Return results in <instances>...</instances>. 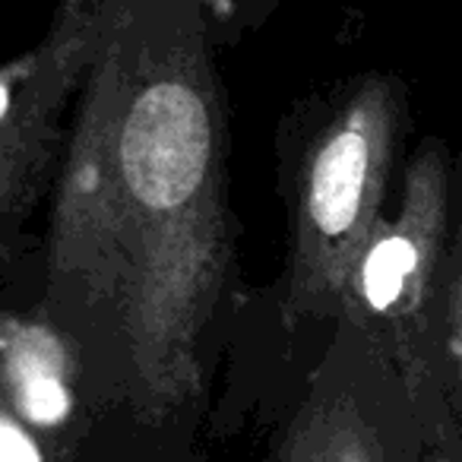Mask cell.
I'll use <instances>...</instances> for the list:
<instances>
[{"mask_svg": "<svg viewBox=\"0 0 462 462\" xmlns=\"http://www.w3.org/2000/svg\"><path fill=\"white\" fill-rule=\"evenodd\" d=\"M206 0H111L51 228V298L92 371L168 411L228 282L225 130Z\"/></svg>", "mask_w": 462, "mask_h": 462, "instance_id": "obj_1", "label": "cell"}, {"mask_svg": "<svg viewBox=\"0 0 462 462\" xmlns=\"http://www.w3.org/2000/svg\"><path fill=\"white\" fill-rule=\"evenodd\" d=\"M409 127V89L393 73H365L301 115L285 149L291 323L346 317L355 273L390 203L399 146Z\"/></svg>", "mask_w": 462, "mask_h": 462, "instance_id": "obj_2", "label": "cell"}, {"mask_svg": "<svg viewBox=\"0 0 462 462\" xmlns=\"http://www.w3.org/2000/svg\"><path fill=\"white\" fill-rule=\"evenodd\" d=\"M453 171L447 140L424 136L405 162L396 206L355 273L346 308L402 374L421 424L453 415L440 342Z\"/></svg>", "mask_w": 462, "mask_h": 462, "instance_id": "obj_3", "label": "cell"}, {"mask_svg": "<svg viewBox=\"0 0 462 462\" xmlns=\"http://www.w3.org/2000/svg\"><path fill=\"white\" fill-rule=\"evenodd\" d=\"M421 434L402 374L365 327H333L304 399L291 418L279 462H399Z\"/></svg>", "mask_w": 462, "mask_h": 462, "instance_id": "obj_4", "label": "cell"}, {"mask_svg": "<svg viewBox=\"0 0 462 462\" xmlns=\"http://www.w3.org/2000/svg\"><path fill=\"white\" fill-rule=\"evenodd\" d=\"M111 0H67L58 16L51 45L39 54L23 79L20 98H14L0 130V245L10 222L23 216L51 159L67 108V92L89 77L98 42L105 32Z\"/></svg>", "mask_w": 462, "mask_h": 462, "instance_id": "obj_5", "label": "cell"}, {"mask_svg": "<svg viewBox=\"0 0 462 462\" xmlns=\"http://www.w3.org/2000/svg\"><path fill=\"white\" fill-rule=\"evenodd\" d=\"M4 377L16 411L32 424H58L70 415L67 355L58 336L45 327H14L0 342Z\"/></svg>", "mask_w": 462, "mask_h": 462, "instance_id": "obj_6", "label": "cell"}, {"mask_svg": "<svg viewBox=\"0 0 462 462\" xmlns=\"http://www.w3.org/2000/svg\"><path fill=\"white\" fill-rule=\"evenodd\" d=\"M443 374L453 415L462 421V149L453 171V212H449L447 289H443Z\"/></svg>", "mask_w": 462, "mask_h": 462, "instance_id": "obj_7", "label": "cell"}, {"mask_svg": "<svg viewBox=\"0 0 462 462\" xmlns=\"http://www.w3.org/2000/svg\"><path fill=\"white\" fill-rule=\"evenodd\" d=\"M279 0H206L209 7V20L216 26H238V29H254L270 16V10Z\"/></svg>", "mask_w": 462, "mask_h": 462, "instance_id": "obj_8", "label": "cell"}, {"mask_svg": "<svg viewBox=\"0 0 462 462\" xmlns=\"http://www.w3.org/2000/svg\"><path fill=\"white\" fill-rule=\"evenodd\" d=\"M421 437H424L421 462H462V428L456 415L421 428Z\"/></svg>", "mask_w": 462, "mask_h": 462, "instance_id": "obj_9", "label": "cell"}, {"mask_svg": "<svg viewBox=\"0 0 462 462\" xmlns=\"http://www.w3.org/2000/svg\"><path fill=\"white\" fill-rule=\"evenodd\" d=\"M0 462H42L32 437L4 411H0Z\"/></svg>", "mask_w": 462, "mask_h": 462, "instance_id": "obj_10", "label": "cell"}, {"mask_svg": "<svg viewBox=\"0 0 462 462\" xmlns=\"http://www.w3.org/2000/svg\"><path fill=\"white\" fill-rule=\"evenodd\" d=\"M10 105H14V92H10V86L4 83V79H0V121L7 117Z\"/></svg>", "mask_w": 462, "mask_h": 462, "instance_id": "obj_11", "label": "cell"}]
</instances>
